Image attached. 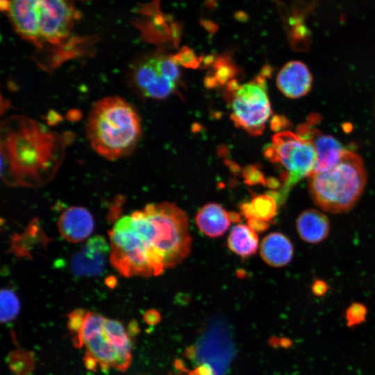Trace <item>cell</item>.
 Returning a JSON list of instances; mask_svg holds the SVG:
<instances>
[{
  "instance_id": "1",
  "label": "cell",
  "mask_w": 375,
  "mask_h": 375,
  "mask_svg": "<svg viewBox=\"0 0 375 375\" xmlns=\"http://www.w3.org/2000/svg\"><path fill=\"white\" fill-rule=\"evenodd\" d=\"M67 135L35 119L13 115L1 126V175L11 186L36 187L56 174L65 154Z\"/></svg>"
},
{
  "instance_id": "2",
  "label": "cell",
  "mask_w": 375,
  "mask_h": 375,
  "mask_svg": "<svg viewBox=\"0 0 375 375\" xmlns=\"http://www.w3.org/2000/svg\"><path fill=\"white\" fill-rule=\"evenodd\" d=\"M141 132L138 112L122 97H103L90 110L87 137L94 151L107 160H117L132 153Z\"/></svg>"
},
{
  "instance_id": "3",
  "label": "cell",
  "mask_w": 375,
  "mask_h": 375,
  "mask_svg": "<svg viewBox=\"0 0 375 375\" xmlns=\"http://www.w3.org/2000/svg\"><path fill=\"white\" fill-rule=\"evenodd\" d=\"M309 178V191L313 201L331 213L351 209L359 199L367 181L362 158L349 150L335 167Z\"/></svg>"
},
{
  "instance_id": "4",
  "label": "cell",
  "mask_w": 375,
  "mask_h": 375,
  "mask_svg": "<svg viewBox=\"0 0 375 375\" xmlns=\"http://www.w3.org/2000/svg\"><path fill=\"white\" fill-rule=\"evenodd\" d=\"M73 342L78 348L85 347V356L92 358L103 371L115 368L124 372L131 364L132 342L119 321L88 311Z\"/></svg>"
},
{
  "instance_id": "5",
  "label": "cell",
  "mask_w": 375,
  "mask_h": 375,
  "mask_svg": "<svg viewBox=\"0 0 375 375\" xmlns=\"http://www.w3.org/2000/svg\"><path fill=\"white\" fill-rule=\"evenodd\" d=\"M108 234L109 260L120 274L149 277L160 275L165 269L163 258L134 228L131 216L118 219Z\"/></svg>"
},
{
  "instance_id": "6",
  "label": "cell",
  "mask_w": 375,
  "mask_h": 375,
  "mask_svg": "<svg viewBox=\"0 0 375 375\" xmlns=\"http://www.w3.org/2000/svg\"><path fill=\"white\" fill-rule=\"evenodd\" d=\"M148 240L163 258L165 268L174 267L189 255L192 238L186 213L174 203L147 204Z\"/></svg>"
},
{
  "instance_id": "7",
  "label": "cell",
  "mask_w": 375,
  "mask_h": 375,
  "mask_svg": "<svg viewBox=\"0 0 375 375\" xmlns=\"http://www.w3.org/2000/svg\"><path fill=\"white\" fill-rule=\"evenodd\" d=\"M266 157L281 164L285 171L284 187L278 193L279 203L287 197L288 191L303 177H310L315 162L316 153L307 139L290 131H281L272 137V144L266 148Z\"/></svg>"
},
{
  "instance_id": "8",
  "label": "cell",
  "mask_w": 375,
  "mask_h": 375,
  "mask_svg": "<svg viewBox=\"0 0 375 375\" xmlns=\"http://www.w3.org/2000/svg\"><path fill=\"white\" fill-rule=\"evenodd\" d=\"M271 114L262 76L233 89L231 119L235 125L252 135H260Z\"/></svg>"
},
{
  "instance_id": "9",
  "label": "cell",
  "mask_w": 375,
  "mask_h": 375,
  "mask_svg": "<svg viewBox=\"0 0 375 375\" xmlns=\"http://www.w3.org/2000/svg\"><path fill=\"white\" fill-rule=\"evenodd\" d=\"M44 42L59 44L69 36L78 13L67 0H37Z\"/></svg>"
},
{
  "instance_id": "10",
  "label": "cell",
  "mask_w": 375,
  "mask_h": 375,
  "mask_svg": "<svg viewBox=\"0 0 375 375\" xmlns=\"http://www.w3.org/2000/svg\"><path fill=\"white\" fill-rule=\"evenodd\" d=\"M110 247L102 235L90 238L74 253L70 269L74 275L80 277L99 276L104 272Z\"/></svg>"
},
{
  "instance_id": "11",
  "label": "cell",
  "mask_w": 375,
  "mask_h": 375,
  "mask_svg": "<svg viewBox=\"0 0 375 375\" xmlns=\"http://www.w3.org/2000/svg\"><path fill=\"white\" fill-rule=\"evenodd\" d=\"M297 135L308 140L315 150L316 162L310 176L326 172L335 167L347 150L333 137L311 128L309 124L299 126Z\"/></svg>"
},
{
  "instance_id": "12",
  "label": "cell",
  "mask_w": 375,
  "mask_h": 375,
  "mask_svg": "<svg viewBox=\"0 0 375 375\" xmlns=\"http://www.w3.org/2000/svg\"><path fill=\"white\" fill-rule=\"evenodd\" d=\"M132 80L138 91L149 98H165L176 88V83L166 78L159 72L153 56L144 58L134 66Z\"/></svg>"
},
{
  "instance_id": "13",
  "label": "cell",
  "mask_w": 375,
  "mask_h": 375,
  "mask_svg": "<svg viewBox=\"0 0 375 375\" xmlns=\"http://www.w3.org/2000/svg\"><path fill=\"white\" fill-rule=\"evenodd\" d=\"M7 11L17 32L41 47L44 40L40 34L37 0H11Z\"/></svg>"
},
{
  "instance_id": "14",
  "label": "cell",
  "mask_w": 375,
  "mask_h": 375,
  "mask_svg": "<svg viewBox=\"0 0 375 375\" xmlns=\"http://www.w3.org/2000/svg\"><path fill=\"white\" fill-rule=\"evenodd\" d=\"M94 227L92 214L82 206H71L67 208L58 220V228L61 236L73 243L87 239L93 232Z\"/></svg>"
},
{
  "instance_id": "15",
  "label": "cell",
  "mask_w": 375,
  "mask_h": 375,
  "mask_svg": "<svg viewBox=\"0 0 375 375\" xmlns=\"http://www.w3.org/2000/svg\"><path fill=\"white\" fill-rule=\"evenodd\" d=\"M276 83L285 97L295 99L306 95L310 90L312 77L304 63L290 61L279 71Z\"/></svg>"
},
{
  "instance_id": "16",
  "label": "cell",
  "mask_w": 375,
  "mask_h": 375,
  "mask_svg": "<svg viewBox=\"0 0 375 375\" xmlns=\"http://www.w3.org/2000/svg\"><path fill=\"white\" fill-rule=\"evenodd\" d=\"M195 222L199 230L206 235L217 238L228 230L231 220L229 212L220 204L209 203L199 210Z\"/></svg>"
},
{
  "instance_id": "17",
  "label": "cell",
  "mask_w": 375,
  "mask_h": 375,
  "mask_svg": "<svg viewBox=\"0 0 375 375\" xmlns=\"http://www.w3.org/2000/svg\"><path fill=\"white\" fill-rule=\"evenodd\" d=\"M260 253L267 264L279 267L290 262L294 248L291 241L285 235L274 232L262 239Z\"/></svg>"
},
{
  "instance_id": "18",
  "label": "cell",
  "mask_w": 375,
  "mask_h": 375,
  "mask_svg": "<svg viewBox=\"0 0 375 375\" xmlns=\"http://www.w3.org/2000/svg\"><path fill=\"white\" fill-rule=\"evenodd\" d=\"M296 226L300 238L310 243L322 242L329 232L328 218L315 209L302 212L297 219Z\"/></svg>"
},
{
  "instance_id": "19",
  "label": "cell",
  "mask_w": 375,
  "mask_h": 375,
  "mask_svg": "<svg viewBox=\"0 0 375 375\" xmlns=\"http://www.w3.org/2000/svg\"><path fill=\"white\" fill-rule=\"evenodd\" d=\"M227 244L233 253L242 257H249L256 253L258 238L256 232L249 226L237 224L232 228Z\"/></svg>"
},
{
  "instance_id": "20",
  "label": "cell",
  "mask_w": 375,
  "mask_h": 375,
  "mask_svg": "<svg viewBox=\"0 0 375 375\" xmlns=\"http://www.w3.org/2000/svg\"><path fill=\"white\" fill-rule=\"evenodd\" d=\"M278 197L276 192H269L255 197L250 202L240 205L242 214L249 219H258L268 222L276 214Z\"/></svg>"
},
{
  "instance_id": "21",
  "label": "cell",
  "mask_w": 375,
  "mask_h": 375,
  "mask_svg": "<svg viewBox=\"0 0 375 375\" xmlns=\"http://www.w3.org/2000/svg\"><path fill=\"white\" fill-rule=\"evenodd\" d=\"M20 310V301L14 290L10 288L1 290L0 319L2 323L14 320Z\"/></svg>"
},
{
  "instance_id": "22",
  "label": "cell",
  "mask_w": 375,
  "mask_h": 375,
  "mask_svg": "<svg viewBox=\"0 0 375 375\" xmlns=\"http://www.w3.org/2000/svg\"><path fill=\"white\" fill-rule=\"evenodd\" d=\"M367 308L360 303H352L346 311L347 326L352 327L362 323L366 318Z\"/></svg>"
},
{
  "instance_id": "23",
  "label": "cell",
  "mask_w": 375,
  "mask_h": 375,
  "mask_svg": "<svg viewBox=\"0 0 375 375\" xmlns=\"http://www.w3.org/2000/svg\"><path fill=\"white\" fill-rule=\"evenodd\" d=\"M87 311L84 309L78 308L73 310L68 315L67 327L71 333L76 336L81 331Z\"/></svg>"
},
{
  "instance_id": "24",
  "label": "cell",
  "mask_w": 375,
  "mask_h": 375,
  "mask_svg": "<svg viewBox=\"0 0 375 375\" xmlns=\"http://www.w3.org/2000/svg\"><path fill=\"white\" fill-rule=\"evenodd\" d=\"M178 63L186 67H194L198 64L197 58L192 50L183 48L179 53L174 56Z\"/></svg>"
},
{
  "instance_id": "25",
  "label": "cell",
  "mask_w": 375,
  "mask_h": 375,
  "mask_svg": "<svg viewBox=\"0 0 375 375\" xmlns=\"http://www.w3.org/2000/svg\"><path fill=\"white\" fill-rule=\"evenodd\" d=\"M245 176L249 184L264 183L262 175L256 169H249Z\"/></svg>"
},
{
  "instance_id": "26",
  "label": "cell",
  "mask_w": 375,
  "mask_h": 375,
  "mask_svg": "<svg viewBox=\"0 0 375 375\" xmlns=\"http://www.w3.org/2000/svg\"><path fill=\"white\" fill-rule=\"evenodd\" d=\"M248 224L255 232H262L268 228L267 222L254 218L249 219Z\"/></svg>"
},
{
  "instance_id": "27",
  "label": "cell",
  "mask_w": 375,
  "mask_h": 375,
  "mask_svg": "<svg viewBox=\"0 0 375 375\" xmlns=\"http://www.w3.org/2000/svg\"><path fill=\"white\" fill-rule=\"evenodd\" d=\"M145 322L149 324H155L160 321V316L156 310H149L144 315Z\"/></svg>"
},
{
  "instance_id": "28",
  "label": "cell",
  "mask_w": 375,
  "mask_h": 375,
  "mask_svg": "<svg viewBox=\"0 0 375 375\" xmlns=\"http://www.w3.org/2000/svg\"><path fill=\"white\" fill-rule=\"evenodd\" d=\"M312 291L317 296L323 295L327 291V286L323 281H316L312 286Z\"/></svg>"
},
{
  "instance_id": "29",
  "label": "cell",
  "mask_w": 375,
  "mask_h": 375,
  "mask_svg": "<svg viewBox=\"0 0 375 375\" xmlns=\"http://www.w3.org/2000/svg\"><path fill=\"white\" fill-rule=\"evenodd\" d=\"M106 283L108 287L112 288L116 285V278L113 276H110L106 279Z\"/></svg>"
}]
</instances>
